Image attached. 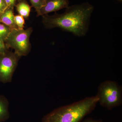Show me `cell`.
I'll use <instances>...</instances> for the list:
<instances>
[{"label": "cell", "mask_w": 122, "mask_h": 122, "mask_svg": "<svg viewBox=\"0 0 122 122\" xmlns=\"http://www.w3.org/2000/svg\"><path fill=\"white\" fill-rule=\"evenodd\" d=\"M94 10L93 6L88 2L74 5L66 8L62 14L43 15L42 22L46 28H59L77 36L83 37L89 30Z\"/></svg>", "instance_id": "1"}, {"label": "cell", "mask_w": 122, "mask_h": 122, "mask_svg": "<svg viewBox=\"0 0 122 122\" xmlns=\"http://www.w3.org/2000/svg\"><path fill=\"white\" fill-rule=\"evenodd\" d=\"M98 102L97 95L85 98L55 109L45 115L42 122H80L94 110Z\"/></svg>", "instance_id": "2"}, {"label": "cell", "mask_w": 122, "mask_h": 122, "mask_svg": "<svg viewBox=\"0 0 122 122\" xmlns=\"http://www.w3.org/2000/svg\"><path fill=\"white\" fill-rule=\"evenodd\" d=\"M14 21L18 29L21 30L24 29L25 20L24 17L20 15H16L14 16Z\"/></svg>", "instance_id": "12"}, {"label": "cell", "mask_w": 122, "mask_h": 122, "mask_svg": "<svg viewBox=\"0 0 122 122\" xmlns=\"http://www.w3.org/2000/svg\"><path fill=\"white\" fill-rule=\"evenodd\" d=\"M32 28L25 30L12 29L5 41L7 48H12L20 56H26L31 49L30 37L32 32Z\"/></svg>", "instance_id": "4"}, {"label": "cell", "mask_w": 122, "mask_h": 122, "mask_svg": "<svg viewBox=\"0 0 122 122\" xmlns=\"http://www.w3.org/2000/svg\"><path fill=\"white\" fill-rule=\"evenodd\" d=\"M97 96L100 105L109 110L122 105V87L115 81H107L100 83Z\"/></svg>", "instance_id": "3"}, {"label": "cell", "mask_w": 122, "mask_h": 122, "mask_svg": "<svg viewBox=\"0 0 122 122\" xmlns=\"http://www.w3.org/2000/svg\"><path fill=\"white\" fill-rule=\"evenodd\" d=\"M20 57L15 52L8 51L0 55V82L7 83L12 81Z\"/></svg>", "instance_id": "5"}, {"label": "cell", "mask_w": 122, "mask_h": 122, "mask_svg": "<svg viewBox=\"0 0 122 122\" xmlns=\"http://www.w3.org/2000/svg\"><path fill=\"white\" fill-rule=\"evenodd\" d=\"M8 49L4 42L0 39V55H2L5 53Z\"/></svg>", "instance_id": "14"}, {"label": "cell", "mask_w": 122, "mask_h": 122, "mask_svg": "<svg viewBox=\"0 0 122 122\" xmlns=\"http://www.w3.org/2000/svg\"><path fill=\"white\" fill-rule=\"evenodd\" d=\"M46 4L36 12L37 16H43L52 12H56L69 6V0H46Z\"/></svg>", "instance_id": "6"}, {"label": "cell", "mask_w": 122, "mask_h": 122, "mask_svg": "<svg viewBox=\"0 0 122 122\" xmlns=\"http://www.w3.org/2000/svg\"><path fill=\"white\" fill-rule=\"evenodd\" d=\"M17 0H5L6 4L9 8L13 9L16 5V2Z\"/></svg>", "instance_id": "15"}, {"label": "cell", "mask_w": 122, "mask_h": 122, "mask_svg": "<svg viewBox=\"0 0 122 122\" xmlns=\"http://www.w3.org/2000/svg\"><path fill=\"white\" fill-rule=\"evenodd\" d=\"M83 122H102L101 120H95L91 118H89L83 121Z\"/></svg>", "instance_id": "16"}, {"label": "cell", "mask_w": 122, "mask_h": 122, "mask_svg": "<svg viewBox=\"0 0 122 122\" xmlns=\"http://www.w3.org/2000/svg\"><path fill=\"white\" fill-rule=\"evenodd\" d=\"M9 105L7 98L0 94V122H4L9 118Z\"/></svg>", "instance_id": "8"}, {"label": "cell", "mask_w": 122, "mask_h": 122, "mask_svg": "<svg viewBox=\"0 0 122 122\" xmlns=\"http://www.w3.org/2000/svg\"><path fill=\"white\" fill-rule=\"evenodd\" d=\"M12 29L4 24L0 23V39L5 42Z\"/></svg>", "instance_id": "10"}, {"label": "cell", "mask_w": 122, "mask_h": 122, "mask_svg": "<svg viewBox=\"0 0 122 122\" xmlns=\"http://www.w3.org/2000/svg\"><path fill=\"white\" fill-rule=\"evenodd\" d=\"M13 9L8 8L0 15V23L4 24L11 29H18L14 21Z\"/></svg>", "instance_id": "7"}, {"label": "cell", "mask_w": 122, "mask_h": 122, "mask_svg": "<svg viewBox=\"0 0 122 122\" xmlns=\"http://www.w3.org/2000/svg\"><path fill=\"white\" fill-rule=\"evenodd\" d=\"M32 6L35 8L37 12L46 4V0H29Z\"/></svg>", "instance_id": "11"}, {"label": "cell", "mask_w": 122, "mask_h": 122, "mask_svg": "<svg viewBox=\"0 0 122 122\" xmlns=\"http://www.w3.org/2000/svg\"><path fill=\"white\" fill-rule=\"evenodd\" d=\"M8 8V7L5 0H0V15L3 13Z\"/></svg>", "instance_id": "13"}, {"label": "cell", "mask_w": 122, "mask_h": 122, "mask_svg": "<svg viewBox=\"0 0 122 122\" xmlns=\"http://www.w3.org/2000/svg\"><path fill=\"white\" fill-rule=\"evenodd\" d=\"M15 6L19 15L23 17H28L30 14V7L26 1L20 0Z\"/></svg>", "instance_id": "9"}, {"label": "cell", "mask_w": 122, "mask_h": 122, "mask_svg": "<svg viewBox=\"0 0 122 122\" xmlns=\"http://www.w3.org/2000/svg\"></svg>", "instance_id": "17"}]
</instances>
